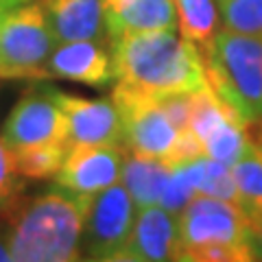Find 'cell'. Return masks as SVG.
I'll return each instance as SVG.
<instances>
[{
    "label": "cell",
    "mask_w": 262,
    "mask_h": 262,
    "mask_svg": "<svg viewBox=\"0 0 262 262\" xmlns=\"http://www.w3.org/2000/svg\"><path fill=\"white\" fill-rule=\"evenodd\" d=\"M112 101L122 118V144L129 153L160 158L173 164L182 131L164 112L160 98H146L114 88Z\"/></svg>",
    "instance_id": "8992f818"
},
{
    "label": "cell",
    "mask_w": 262,
    "mask_h": 262,
    "mask_svg": "<svg viewBox=\"0 0 262 262\" xmlns=\"http://www.w3.org/2000/svg\"><path fill=\"white\" fill-rule=\"evenodd\" d=\"M177 260L251 262L258 260L249 214L232 201L196 194L179 212Z\"/></svg>",
    "instance_id": "3957f363"
},
{
    "label": "cell",
    "mask_w": 262,
    "mask_h": 262,
    "mask_svg": "<svg viewBox=\"0 0 262 262\" xmlns=\"http://www.w3.org/2000/svg\"><path fill=\"white\" fill-rule=\"evenodd\" d=\"M219 13L225 29L262 35V0H223Z\"/></svg>",
    "instance_id": "44dd1931"
},
{
    "label": "cell",
    "mask_w": 262,
    "mask_h": 262,
    "mask_svg": "<svg viewBox=\"0 0 262 262\" xmlns=\"http://www.w3.org/2000/svg\"><path fill=\"white\" fill-rule=\"evenodd\" d=\"M234 182L238 188L241 208L251 214V212L262 210V138H251L238 160L232 164Z\"/></svg>",
    "instance_id": "ac0fdd59"
},
{
    "label": "cell",
    "mask_w": 262,
    "mask_h": 262,
    "mask_svg": "<svg viewBox=\"0 0 262 262\" xmlns=\"http://www.w3.org/2000/svg\"><path fill=\"white\" fill-rule=\"evenodd\" d=\"M208 83L249 125L262 120V35L221 29L203 46Z\"/></svg>",
    "instance_id": "277c9868"
},
{
    "label": "cell",
    "mask_w": 262,
    "mask_h": 262,
    "mask_svg": "<svg viewBox=\"0 0 262 262\" xmlns=\"http://www.w3.org/2000/svg\"><path fill=\"white\" fill-rule=\"evenodd\" d=\"M68 122V144H122V118L112 98H81L48 88Z\"/></svg>",
    "instance_id": "8fae6325"
},
{
    "label": "cell",
    "mask_w": 262,
    "mask_h": 262,
    "mask_svg": "<svg viewBox=\"0 0 262 262\" xmlns=\"http://www.w3.org/2000/svg\"><path fill=\"white\" fill-rule=\"evenodd\" d=\"M114 88L146 98H164L208 88L199 46L175 31L134 33L110 39Z\"/></svg>",
    "instance_id": "6da1fadb"
},
{
    "label": "cell",
    "mask_w": 262,
    "mask_h": 262,
    "mask_svg": "<svg viewBox=\"0 0 262 262\" xmlns=\"http://www.w3.org/2000/svg\"><path fill=\"white\" fill-rule=\"evenodd\" d=\"M46 75L48 79L75 81L90 88H107L116 81L112 48L94 39L57 42L48 57Z\"/></svg>",
    "instance_id": "4fadbf2b"
},
{
    "label": "cell",
    "mask_w": 262,
    "mask_h": 262,
    "mask_svg": "<svg viewBox=\"0 0 262 262\" xmlns=\"http://www.w3.org/2000/svg\"><path fill=\"white\" fill-rule=\"evenodd\" d=\"M179 15V31L196 46H206L219 31L216 0H175Z\"/></svg>",
    "instance_id": "ffe728a7"
},
{
    "label": "cell",
    "mask_w": 262,
    "mask_h": 262,
    "mask_svg": "<svg viewBox=\"0 0 262 262\" xmlns=\"http://www.w3.org/2000/svg\"><path fill=\"white\" fill-rule=\"evenodd\" d=\"M179 219L160 203L138 208L127 243L114 262H164L177 260Z\"/></svg>",
    "instance_id": "7c38bea8"
},
{
    "label": "cell",
    "mask_w": 262,
    "mask_h": 262,
    "mask_svg": "<svg viewBox=\"0 0 262 262\" xmlns=\"http://www.w3.org/2000/svg\"><path fill=\"white\" fill-rule=\"evenodd\" d=\"M170 166L173 164L160 158H146V155L129 153L122 162V173L120 182L131 194L136 208L155 206L162 199L164 186L170 175Z\"/></svg>",
    "instance_id": "2e32d148"
},
{
    "label": "cell",
    "mask_w": 262,
    "mask_h": 262,
    "mask_svg": "<svg viewBox=\"0 0 262 262\" xmlns=\"http://www.w3.org/2000/svg\"><path fill=\"white\" fill-rule=\"evenodd\" d=\"M192 196H196V190L190 182V177H188L186 162L173 164V166H170V175L166 179V186H164L160 206H164L166 210H170L173 214L179 216V212L190 203Z\"/></svg>",
    "instance_id": "7402d4cb"
},
{
    "label": "cell",
    "mask_w": 262,
    "mask_h": 262,
    "mask_svg": "<svg viewBox=\"0 0 262 262\" xmlns=\"http://www.w3.org/2000/svg\"><path fill=\"white\" fill-rule=\"evenodd\" d=\"M186 168H188V177H190L196 194L216 196V199L232 201L236 206H241L238 188H236L234 173L229 164L216 162L208 158V155H199L194 160H188Z\"/></svg>",
    "instance_id": "e0dca14e"
},
{
    "label": "cell",
    "mask_w": 262,
    "mask_h": 262,
    "mask_svg": "<svg viewBox=\"0 0 262 262\" xmlns=\"http://www.w3.org/2000/svg\"><path fill=\"white\" fill-rule=\"evenodd\" d=\"M55 44L39 0L9 11L0 27V79H48L46 63Z\"/></svg>",
    "instance_id": "5b68a950"
},
{
    "label": "cell",
    "mask_w": 262,
    "mask_h": 262,
    "mask_svg": "<svg viewBox=\"0 0 262 262\" xmlns=\"http://www.w3.org/2000/svg\"><path fill=\"white\" fill-rule=\"evenodd\" d=\"M247 125L249 122L210 85L192 92L190 131L199 140L203 155L232 166L251 142Z\"/></svg>",
    "instance_id": "52a82bcc"
},
{
    "label": "cell",
    "mask_w": 262,
    "mask_h": 262,
    "mask_svg": "<svg viewBox=\"0 0 262 262\" xmlns=\"http://www.w3.org/2000/svg\"><path fill=\"white\" fill-rule=\"evenodd\" d=\"M5 260H11V253H9V247H7L5 234H0V262H5Z\"/></svg>",
    "instance_id": "d4e9b609"
},
{
    "label": "cell",
    "mask_w": 262,
    "mask_h": 262,
    "mask_svg": "<svg viewBox=\"0 0 262 262\" xmlns=\"http://www.w3.org/2000/svg\"><path fill=\"white\" fill-rule=\"evenodd\" d=\"M125 144H77L63 158L55 186L79 196H94L96 192L120 182Z\"/></svg>",
    "instance_id": "30bf717a"
},
{
    "label": "cell",
    "mask_w": 262,
    "mask_h": 262,
    "mask_svg": "<svg viewBox=\"0 0 262 262\" xmlns=\"http://www.w3.org/2000/svg\"><path fill=\"white\" fill-rule=\"evenodd\" d=\"M107 37L134 35L151 31H175L179 27L175 0H125L105 11Z\"/></svg>",
    "instance_id": "9a60e30c"
},
{
    "label": "cell",
    "mask_w": 262,
    "mask_h": 262,
    "mask_svg": "<svg viewBox=\"0 0 262 262\" xmlns=\"http://www.w3.org/2000/svg\"><path fill=\"white\" fill-rule=\"evenodd\" d=\"M258 125H260V138H262V120L258 122Z\"/></svg>",
    "instance_id": "f1b7e54d"
},
{
    "label": "cell",
    "mask_w": 262,
    "mask_h": 262,
    "mask_svg": "<svg viewBox=\"0 0 262 262\" xmlns=\"http://www.w3.org/2000/svg\"><path fill=\"white\" fill-rule=\"evenodd\" d=\"M3 140L11 151L35 144H68V122L48 88L29 90L20 96L5 120Z\"/></svg>",
    "instance_id": "9c48e42d"
},
{
    "label": "cell",
    "mask_w": 262,
    "mask_h": 262,
    "mask_svg": "<svg viewBox=\"0 0 262 262\" xmlns=\"http://www.w3.org/2000/svg\"><path fill=\"white\" fill-rule=\"evenodd\" d=\"M57 42L107 39L105 0H39Z\"/></svg>",
    "instance_id": "5bb4252c"
},
{
    "label": "cell",
    "mask_w": 262,
    "mask_h": 262,
    "mask_svg": "<svg viewBox=\"0 0 262 262\" xmlns=\"http://www.w3.org/2000/svg\"><path fill=\"white\" fill-rule=\"evenodd\" d=\"M7 13H9V9H5V7L0 5V27H3V22H5V18H7Z\"/></svg>",
    "instance_id": "83f0119b"
},
{
    "label": "cell",
    "mask_w": 262,
    "mask_h": 262,
    "mask_svg": "<svg viewBox=\"0 0 262 262\" xmlns=\"http://www.w3.org/2000/svg\"><path fill=\"white\" fill-rule=\"evenodd\" d=\"M68 149V144H35L13 149L11 153L20 177L44 182V179H55V175L59 173Z\"/></svg>",
    "instance_id": "d6986e66"
},
{
    "label": "cell",
    "mask_w": 262,
    "mask_h": 262,
    "mask_svg": "<svg viewBox=\"0 0 262 262\" xmlns=\"http://www.w3.org/2000/svg\"><path fill=\"white\" fill-rule=\"evenodd\" d=\"M136 212L138 208L122 182L96 192L85 210L83 241H81L83 258L105 262L116 258L131 234Z\"/></svg>",
    "instance_id": "ba28073f"
},
{
    "label": "cell",
    "mask_w": 262,
    "mask_h": 262,
    "mask_svg": "<svg viewBox=\"0 0 262 262\" xmlns=\"http://www.w3.org/2000/svg\"><path fill=\"white\" fill-rule=\"evenodd\" d=\"M249 223H251L253 245H256V251H258V260H262V210L251 212V214H249Z\"/></svg>",
    "instance_id": "cb8c5ba5"
},
{
    "label": "cell",
    "mask_w": 262,
    "mask_h": 262,
    "mask_svg": "<svg viewBox=\"0 0 262 262\" xmlns=\"http://www.w3.org/2000/svg\"><path fill=\"white\" fill-rule=\"evenodd\" d=\"M24 177L18 175L13 162V153L0 136V212L22 192Z\"/></svg>",
    "instance_id": "603a6c76"
},
{
    "label": "cell",
    "mask_w": 262,
    "mask_h": 262,
    "mask_svg": "<svg viewBox=\"0 0 262 262\" xmlns=\"http://www.w3.org/2000/svg\"><path fill=\"white\" fill-rule=\"evenodd\" d=\"M92 196H79L55 186L22 199L18 194L0 216L11 260L72 262L81 260L85 210Z\"/></svg>",
    "instance_id": "7a4b0ae2"
},
{
    "label": "cell",
    "mask_w": 262,
    "mask_h": 262,
    "mask_svg": "<svg viewBox=\"0 0 262 262\" xmlns=\"http://www.w3.org/2000/svg\"><path fill=\"white\" fill-rule=\"evenodd\" d=\"M125 0H105V11L107 9H114V7H118V5H122Z\"/></svg>",
    "instance_id": "4316f807"
},
{
    "label": "cell",
    "mask_w": 262,
    "mask_h": 262,
    "mask_svg": "<svg viewBox=\"0 0 262 262\" xmlns=\"http://www.w3.org/2000/svg\"><path fill=\"white\" fill-rule=\"evenodd\" d=\"M27 3H31V0H0V5L5 7V9H9V11H13V9H18V7H22V5H27Z\"/></svg>",
    "instance_id": "484cf974"
},
{
    "label": "cell",
    "mask_w": 262,
    "mask_h": 262,
    "mask_svg": "<svg viewBox=\"0 0 262 262\" xmlns=\"http://www.w3.org/2000/svg\"><path fill=\"white\" fill-rule=\"evenodd\" d=\"M216 3H219V5H221V3H223V0H216Z\"/></svg>",
    "instance_id": "f546056e"
}]
</instances>
